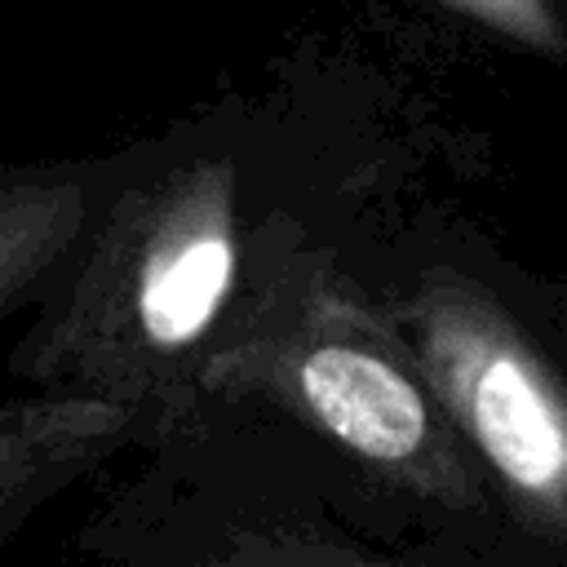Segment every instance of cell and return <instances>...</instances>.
<instances>
[{"label": "cell", "mask_w": 567, "mask_h": 567, "mask_svg": "<svg viewBox=\"0 0 567 567\" xmlns=\"http://www.w3.org/2000/svg\"><path fill=\"white\" fill-rule=\"evenodd\" d=\"M452 13L470 18L474 27L540 53V58H567V22L554 0H439Z\"/></svg>", "instance_id": "7"}, {"label": "cell", "mask_w": 567, "mask_h": 567, "mask_svg": "<svg viewBox=\"0 0 567 567\" xmlns=\"http://www.w3.org/2000/svg\"><path fill=\"white\" fill-rule=\"evenodd\" d=\"M199 412L252 416L306 443L332 496L381 536L532 558L390 310L332 266H279L235 306L195 377Z\"/></svg>", "instance_id": "1"}, {"label": "cell", "mask_w": 567, "mask_h": 567, "mask_svg": "<svg viewBox=\"0 0 567 567\" xmlns=\"http://www.w3.org/2000/svg\"><path fill=\"white\" fill-rule=\"evenodd\" d=\"M235 306L239 168L226 151H195L111 186L9 372L124 403L159 439L195 416V377Z\"/></svg>", "instance_id": "2"}, {"label": "cell", "mask_w": 567, "mask_h": 567, "mask_svg": "<svg viewBox=\"0 0 567 567\" xmlns=\"http://www.w3.org/2000/svg\"><path fill=\"white\" fill-rule=\"evenodd\" d=\"M97 159L0 168V319L40 306L111 195Z\"/></svg>", "instance_id": "6"}, {"label": "cell", "mask_w": 567, "mask_h": 567, "mask_svg": "<svg viewBox=\"0 0 567 567\" xmlns=\"http://www.w3.org/2000/svg\"><path fill=\"white\" fill-rule=\"evenodd\" d=\"M151 474L93 532V567H554L509 554L394 540L354 518L315 465L284 474L213 461L195 425L159 434Z\"/></svg>", "instance_id": "3"}, {"label": "cell", "mask_w": 567, "mask_h": 567, "mask_svg": "<svg viewBox=\"0 0 567 567\" xmlns=\"http://www.w3.org/2000/svg\"><path fill=\"white\" fill-rule=\"evenodd\" d=\"M509 536L567 567V359L487 284L430 266L390 306Z\"/></svg>", "instance_id": "4"}, {"label": "cell", "mask_w": 567, "mask_h": 567, "mask_svg": "<svg viewBox=\"0 0 567 567\" xmlns=\"http://www.w3.org/2000/svg\"><path fill=\"white\" fill-rule=\"evenodd\" d=\"M151 447L155 425L106 399L31 390L0 403V549L66 487L128 447Z\"/></svg>", "instance_id": "5"}]
</instances>
